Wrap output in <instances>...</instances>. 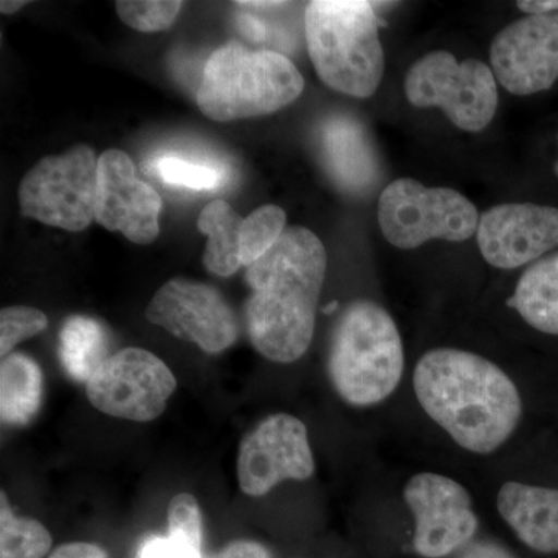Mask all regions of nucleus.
Wrapping results in <instances>:
<instances>
[{
	"instance_id": "obj_1",
	"label": "nucleus",
	"mask_w": 558,
	"mask_h": 558,
	"mask_svg": "<svg viewBox=\"0 0 558 558\" xmlns=\"http://www.w3.org/2000/svg\"><path fill=\"white\" fill-rule=\"evenodd\" d=\"M328 253L317 234L289 227L277 244L247 267L252 289L245 322L253 347L277 363L303 357L314 339Z\"/></svg>"
},
{
	"instance_id": "obj_2",
	"label": "nucleus",
	"mask_w": 558,
	"mask_h": 558,
	"mask_svg": "<svg viewBox=\"0 0 558 558\" xmlns=\"http://www.w3.org/2000/svg\"><path fill=\"white\" fill-rule=\"evenodd\" d=\"M418 403L462 449L497 451L519 427V388L498 365L473 352L439 348L418 360L413 374Z\"/></svg>"
},
{
	"instance_id": "obj_3",
	"label": "nucleus",
	"mask_w": 558,
	"mask_h": 558,
	"mask_svg": "<svg viewBox=\"0 0 558 558\" xmlns=\"http://www.w3.org/2000/svg\"><path fill=\"white\" fill-rule=\"evenodd\" d=\"M307 51L319 80L355 98L379 89L385 53L373 3L363 0H315L304 11Z\"/></svg>"
},
{
	"instance_id": "obj_4",
	"label": "nucleus",
	"mask_w": 558,
	"mask_h": 558,
	"mask_svg": "<svg viewBox=\"0 0 558 558\" xmlns=\"http://www.w3.org/2000/svg\"><path fill=\"white\" fill-rule=\"evenodd\" d=\"M405 355L395 319L380 304L357 300L337 319L328 371L333 388L352 407L387 400L402 380Z\"/></svg>"
},
{
	"instance_id": "obj_5",
	"label": "nucleus",
	"mask_w": 558,
	"mask_h": 558,
	"mask_svg": "<svg viewBox=\"0 0 558 558\" xmlns=\"http://www.w3.org/2000/svg\"><path fill=\"white\" fill-rule=\"evenodd\" d=\"M304 78L284 54L227 43L205 64L197 105L215 121L269 116L303 94Z\"/></svg>"
},
{
	"instance_id": "obj_6",
	"label": "nucleus",
	"mask_w": 558,
	"mask_h": 558,
	"mask_svg": "<svg viewBox=\"0 0 558 558\" xmlns=\"http://www.w3.org/2000/svg\"><path fill=\"white\" fill-rule=\"evenodd\" d=\"M478 222V209L454 190L398 179L380 194L381 234L398 248H417L432 240L464 242L476 233Z\"/></svg>"
},
{
	"instance_id": "obj_7",
	"label": "nucleus",
	"mask_w": 558,
	"mask_h": 558,
	"mask_svg": "<svg viewBox=\"0 0 558 558\" xmlns=\"http://www.w3.org/2000/svg\"><path fill=\"white\" fill-rule=\"evenodd\" d=\"M407 100L418 109L439 108L447 119L468 132L490 124L498 109V87L494 72L483 61H458L449 51H432L409 70Z\"/></svg>"
},
{
	"instance_id": "obj_8",
	"label": "nucleus",
	"mask_w": 558,
	"mask_h": 558,
	"mask_svg": "<svg viewBox=\"0 0 558 558\" xmlns=\"http://www.w3.org/2000/svg\"><path fill=\"white\" fill-rule=\"evenodd\" d=\"M98 159L87 145L40 159L20 185L22 216L65 231H83L95 220Z\"/></svg>"
},
{
	"instance_id": "obj_9",
	"label": "nucleus",
	"mask_w": 558,
	"mask_h": 558,
	"mask_svg": "<svg viewBox=\"0 0 558 558\" xmlns=\"http://www.w3.org/2000/svg\"><path fill=\"white\" fill-rule=\"evenodd\" d=\"M178 388L163 360L140 348L109 355L86 381L92 405L108 416L132 422L154 421Z\"/></svg>"
},
{
	"instance_id": "obj_10",
	"label": "nucleus",
	"mask_w": 558,
	"mask_h": 558,
	"mask_svg": "<svg viewBox=\"0 0 558 558\" xmlns=\"http://www.w3.org/2000/svg\"><path fill=\"white\" fill-rule=\"evenodd\" d=\"M413 513L414 549L425 558L449 557L468 546L478 529L468 488L449 476L417 473L403 488Z\"/></svg>"
},
{
	"instance_id": "obj_11",
	"label": "nucleus",
	"mask_w": 558,
	"mask_h": 558,
	"mask_svg": "<svg viewBox=\"0 0 558 558\" xmlns=\"http://www.w3.org/2000/svg\"><path fill=\"white\" fill-rule=\"evenodd\" d=\"M314 472L306 425L292 414L266 417L242 439L238 483L248 497H264L284 481L310 480Z\"/></svg>"
},
{
	"instance_id": "obj_12",
	"label": "nucleus",
	"mask_w": 558,
	"mask_h": 558,
	"mask_svg": "<svg viewBox=\"0 0 558 558\" xmlns=\"http://www.w3.org/2000/svg\"><path fill=\"white\" fill-rule=\"evenodd\" d=\"M153 325L197 344L208 354L226 351L238 339L240 326L226 296L204 282L175 278L157 290L145 312Z\"/></svg>"
},
{
	"instance_id": "obj_13",
	"label": "nucleus",
	"mask_w": 558,
	"mask_h": 558,
	"mask_svg": "<svg viewBox=\"0 0 558 558\" xmlns=\"http://www.w3.org/2000/svg\"><path fill=\"white\" fill-rule=\"evenodd\" d=\"M495 78L513 95L549 90L558 80V14L526 16L490 44Z\"/></svg>"
},
{
	"instance_id": "obj_14",
	"label": "nucleus",
	"mask_w": 558,
	"mask_h": 558,
	"mask_svg": "<svg viewBox=\"0 0 558 558\" xmlns=\"http://www.w3.org/2000/svg\"><path fill=\"white\" fill-rule=\"evenodd\" d=\"M161 207L159 193L138 178L124 150L109 149L98 157L95 220L100 226L135 244H150L160 233Z\"/></svg>"
},
{
	"instance_id": "obj_15",
	"label": "nucleus",
	"mask_w": 558,
	"mask_h": 558,
	"mask_svg": "<svg viewBox=\"0 0 558 558\" xmlns=\"http://www.w3.org/2000/svg\"><path fill=\"white\" fill-rule=\"evenodd\" d=\"M481 255L497 269L535 263L558 247V208L537 204H501L480 216Z\"/></svg>"
},
{
	"instance_id": "obj_16",
	"label": "nucleus",
	"mask_w": 558,
	"mask_h": 558,
	"mask_svg": "<svg viewBox=\"0 0 558 558\" xmlns=\"http://www.w3.org/2000/svg\"><path fill=\"white\" fill-rule=\"evenodd\" d=\"M319 148L330 179L344 193L365 194L380 178V161L368 131L354 117H329L319 128Z\"/></svg>"
},
{
	"instance_id": "obj_17",
	"label": "nucleus",
	"mask_w": 558,
	"mask_h": 558,
	"mask_svg": "<svg viewBox=\"0 0 558 558\" xmlns=\"http://www.w3.org/2000/svg\"><path fill=\"white\" fill-rule=\"evenodd\" d=\"M497 506L524 545L538 553H558V488L508 481L499 488Z\"/></svg>"
},
{
	"instance_id": "obj_18",
	"label": "nucleus",
	"mask_w": 558,
	"mask_h": 558,
	"mask_svg": "<svg viewBox=\"0 0 558 558\" xmlns=\"http://www.w3.org/2000/svg\"><path fill=\"white\" fill-rule=\"evenodd\" d=\"M512 306L532 328L558 336V252L543 256L524 270Z\"/></svg>"
},
{
	"instance_id": "obj_19",
	"label": "nucleus",
	"mask_w": 558,
	"mask_h": 558,
	"mask_svg": "<svg viewBox=\"0 0 558 558\" xmlns=\"http://www.w3.org/2000/svg\"><path fill=\"white\" fill-rule=\"evenodd\" d=\"M44 377L28 355L10 354L0 366V416L3 424L27 425L43 403Z\"/></svg>"
},
{
	"instance_id": "obj_20",
	"label": "nucleus",
	"mask_w": 558,
	"mask_h": 558,
	"mask_svg": "<svg viewBox=\"0 0 558 558\" xmlns=\"http://www.w3.org/2000/svg\"><path fill=\"white\" fill-rule=\"evenodd\" d=\"M242 222L244 218L226 201L209 202L202 209L197 229L208 238L204 264L209 274L227 278L241 269Z\"/></svg>"
},
{
	"instance_id": "obj_21",
	"label": "nucleus",
	"mask_w": 558,
	"mask_h": 558,
	"mask_svg": "<svg viewBox=\"0 0 558 558\" xmlns=\"http://www.w3.org/2000/svg\"><path fill=\"white\" fill-rule=\"evenodd\" d=\"M108 348V332L98 319L73 315L62 325L60 359L73 380L86 384L109 357Z\"/></svg>"
},
{
	"instance_id": "obj_22",
	"label": "nucleus",
	"mask_w": 558,
	"mask_h": 558,
	"mask_svg": "<svg viewBox=\"0 0 558 558\" xmlns=\"http://www.w3.org/2000/svg\"><path fill=\"white\" fill-rule=\"evenodd\" d=\"M53 545L39 521L21 519L11 510L5 492L0 495V558H44Z\"/></svg>"
},
{
	"instance_id": "obj_23",
	"label": "nucleus",
	"mask_w": 558,
	"mask_h": 558,
	"mask_svg": "<svg viewBox=\"0 0 558 558\" xmlns=\"http://www.w3.org/2000/svg\"><path fill=\"white\" fill-rule=\"evenodd\" d=\"M286 213L278 205H263L244 218L241 230L242 267L263 258L286 231Z\"/></svg>"
},
{
	"instance_id": "obj_24",
	"label": "nucleus",
	"mask_w": 558,
	"mask_h": 558,
	"mask_svg": "<svg viewBox=\"0 0 558 558\" xmlns=\"http://www.w3.org/2000/svg\"><path fill=\"white\" fill-rule=\"evenodd\" d=\"M168 538L180 558H204L199 502L186 492L175 495L168 506Z\"/></svg>"
},
{
	"instance_id": "obj_25",
	"label": "nucleus",
	"mask_w": 558,
	"mask_h": 558,
	"mask_svg": "<svg viewBox=\"0 0 558 558\" xmlns=\"http://www.w3.org/2000/svg\"><path fill=\"white\" fill-rule=\"evenodd\" d=\"M182 9L183 2L179 0H120L116 3L120 20L143 33L168 31Z\"/></svg>"
},
{
	"instance_id": "obj_26",
	"label": "nucleus",
	"mask_w": 558,
	"mask_h": 558,
	"mask_svg": "<svg viewBox=\"0 0 558 558\" xmlns=\"http://www.w3.org/2000/svg\"><path fill=\"white\" fill-rule=\"evenodd\" d=\"M47 326L49 318L35 307H3L0 312V354L3 359L9 357L16 344L44 332Z\"/></svg>"
},
{
	"instance_id": "obj_27",
	"label": "nucleus",
	"mask_w": 558,
	"mask_h": 558,
	"mask_svg": "<svg viewBox=\"0 0 558 558\" xmlns=\"http://www.w3.org/2000/svg\"><path fill=\"white\" fill-rule=\"evenodd\" d=\"M157 174L170 185L185 186L190 190H215L220 185L222 175L216 168L197 165L174 156H161L154 161Z\"/></svg>"
},
{
	"instance_id": "obj_28",
	"label": "nucleus",
	"mask_w": 558,
	"mask_h": 558,
	"mask_svg": "<svg viewBox=\"0 0 558 558\" xmlns=\"http://www.w3.org/2000/svg\"><path fill=\"white\" fill-rule=\"evenodd\" d=\"M49 558H109L108 553L94 543H65L53 550Z\"/></svg>"
},
{
	"instance_id": "obj_29",
	"label": "nucleus",
	"mask_w": 558,
	"mask_h": 558,
	"mask_svg": "<svg viewBox=\"0 0 558 558\" xmlns=\"http://www.w3.org/2000/svg\"><path fill=\"white\" fill-rule=\"evenodd\" d=\"M457 558H515L495 542H470L459 550Z\"/></svg>"
},
{
	"instance_id": "obj_30",
	"label": "nucleus",
	"mask_w": 558,
	"mask_h": 558,
	"mask_svg": "<svg viewBox=\"0 0 558 558\" xmlns=\"http://www.w3.org/2000/svg\"><path fill=\"white\" fill-rule=\"evenodd\" d=\"M215 558H270V554L259 543L241 539L220 550Z\"/></svg>"
},
{
	"instance_id": "obj_31",
	"label": "nucleus",
	"mask_w": 558,
	"mask_h": 558,
	"mask_svg": "<svg viewBox=\"0 0 558 558\" xmlns=\"http://www.w3.org/2000/svg\"><path fill=\"white\" fill-rule=\"evenodd\" d=\"M138 558H180V556L170 538L153 537L143 543Z\"/></svg>"
},
{
	"instance_id": "obj_32",
	"label": "nucleus",
	"mask_w": 558,
	"mask_h": 558,
	"mask_svg": "<svg viewBox=\"0 0 558 558\" xmlns=\"http://www.w3.org/2000/svg\"><path fill=\"white\" fill-rule=\"evenodd\" d=\"M517 7L527 16H548L558 14V0H520Z\"/></svg>"
},
{
	"instance_id": "obj_33",
	"label": "nucleus",
	"mask_w": 558,
	"mask_h": 558,
	"mask_svg": "<svg viewBox=\"0 0 558 558\" xmlns=\"http://www.w3.org/2000/svg\"><path fill=\"white\" fill-rule=\"evenodd\" d=\"M240 24L242 32L248 36L250 39L260 40L266 36V31H264L263 25H260L259 21H256L255 17L244 16L240 17Z\"/></svg>"
},
{
	"instance_id": "obj_34",
	"label": "nucleus",
	"mask_w": 558,
	"mask_h": 558,
	"mask_svg": "<svg viewBox=\"0 0 558 558\" xmlns=\"http://www.w3.org/2000/svg\"><path fill=\"white\" fill-rule=\"evenodd\" d=\"M27 3L25 0H3V2H0V11H2V14H14L24 9Z\"/></svg>"
},
{
	"instance_id": "obj_35",
	"label": "nucleus",
	"mask_w": 558,
	"mask_h": 558,
	"mask_svg": "<svg viewBox=\"0 0 558 558\" xmlns=\"http://www.w3.org/2000/svg\"><path fill=\"white\" fill-rule=\"evenodd\" d=\"M556 174L558 175V161H557V165H556Z\"/></svg>"
}]
</instances>
